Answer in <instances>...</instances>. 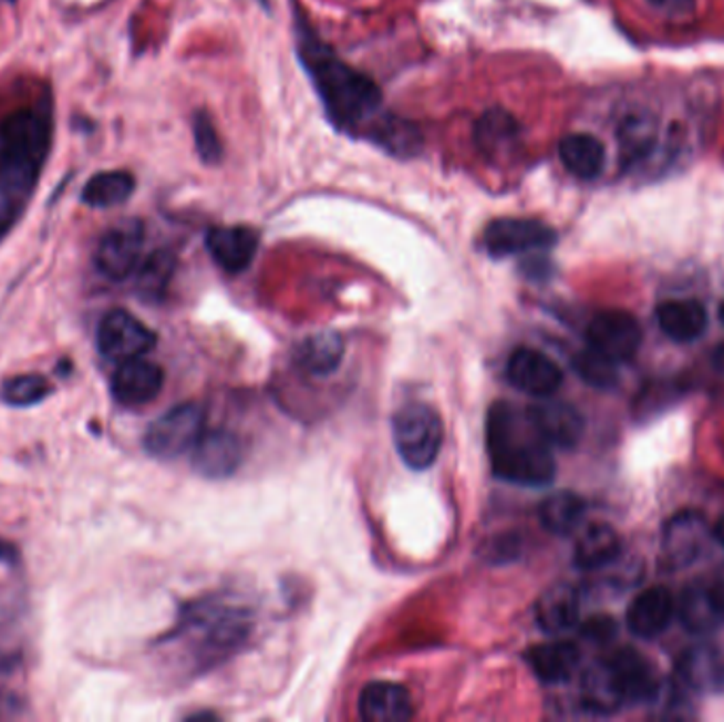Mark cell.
<instances>
[{
	"label": "cell",
	"mask_w": 724,
	"mask_h": 722,
	"mask_svg": "<svg viewBox=\"0 0 724 722\" xmlns=\"http://www.w3.org/2000/svg\"><path fill=\"white\" fill-rule=\"evenodd\" d=\"M299 55L329 120L348 134H369L384 120L382 92L366 76L339 60L335 51L316 39L314 32H299Z\"/></svg>",
	"instance_id": "1"
},
{
	"label": "cell",
	"mask_w": 724,
	"mask_h": 722,
	"mask_svg": "<svg viewBox=\"0 0 724 722\" xmlns=\"http://www.w3.org/2000/svg\"><path fill=\"white\" fill-rule=\"evenodd\" d=\"M487 452L494 473L508 483L542 487L556 479V457L549 443L534 431L530 417L507 403H496L487 415Z\"/></svg>",
	"instance_id": "2"
},
{
	"label": "cell",
	"mask_w": 724,
	"mask_h": 722,
	"mask_svg": "<svg viewBox=\"0 0 724 722\" xmlns=\"http://www.w3.org/2000/svg\"><path fill=\"white\" fill-rule=\"evenodd\" d=\"M49 153V121L22 109L0 125V195L24 204L34 192Z\"/></svg>",
	"instance_id": "3"
},
{
	"label": "cell",
	"mask_w": 724,
	"mask_h": 722,
	"mask_svg": "<svg viewBox=\"0 0 724 722\" xmlns=\"http://www.w3.org/2000/svg\"><path fill=\"white\" fill-rule=\"evenodd\" d=\"M394 445L401 460L413 471L431 468L443 445L438 413L422 403L403 408L394 415Z\"/></svg>",
	"instance_id": "4"
},
{
	"label": "cell",
	"mask_w": 724,
	"mask_h": 722,
	"mask_svg": "<svg viewBox=\"0 0 724 722\" xmlns=\"http://www.w3.org/2000/svg\"><path fill=\"white\" fill-rule=\"evenodd\" d=\"M204 434V410L195 403H183L157 417L145 434V450L159 460H174L194 452Z\"/></svg>",
	"instance_id": "5"
},
{
	"label": "cell",
	"mask_w": 724,
	"mask_h": 722,
	"mask_svg": "<svg viewBox=\"0 0 724 722\" xmlns=\"http://www.w3.org/2000/svg\"><path fill=\"white\" fill-rule=\"evenodd\" d=\"M556 241L554 227L536 218H496L483 231V248L498 259L547 250Z\"/></svg>",
	"instance_id": "6"
},
{
	"label": "cell",
	"mask_w": 724,
	"mask_h": 722,
	"mask_svg": "<svg viewBox=\"0 0 724 722\" xmlns=\"http://www.w3.org/2000/svg\"><path fill=\"white\" fill-rule=\"evenodd\" d=\"M145 244L143 223L136 218L121 220L111 227L96 248V267L108 280L121 282L134 274L138 267Z\"/></svg>",
	"instance_id": "7"
},
{
	"label": "cell",
	"mask_w": 724,
	"mask_h": 722,
	"mask_svg": "<svg viewBox=\"0 0 724 722\" xmlns=\"http://www.w3.org/2000/svg\"><path fill=\"white\" fill-rule=\"evenodd\" d=\"M155 333L143 320L125 310L106 313L97 327V348L108 361L141 359L155 345Z\"/></svg>",
	"instance_id": "8"
},
{
	"label": "cell",
	"mask_w": 724,
	"mask_h": 722,
	"mask_svg": "<svg viewBox=\"0 0 724 722\" xmlns=\"http://www.w3.org/2000/svg\"><path fill=\"white\" fill-rule=\"evenodd\" d=\"M589 348L598 350L614 362L629 361L635 357L642 343V329L638 320L621 310L600 312L587 329Z\"/></svg>",
	"instance_id": "9"
},
{
	"label": "cell",
	"mask_w": 724,
	"mask_h": 722,
	"mask_svg": "<svg viewBox=\"0 0 724 722\" xmlns=\"http://www.w3.org/2000/svg\"><path fill=\"white\" fill-rule=\"evenodd\" d=\"M678 689L693 695L724 693L723 650L712 644H697L684 650L674 668Z\"/></svg>",
	"instance_id": "10"
},
{
	"label": "cell",
	"mask_w": 724,
	"mask_h": 722,
	"mask_svg": "<svg viewBox=\"0 0 724 722\" xmlns=\"http://www.w3.org/2000/svg\"><path fill=\"white\" fill-rule=\"evenodd\" d=\"M507 375L510 384L531 399L554 396L563 382V373L557 362L531 348H519L510 354Z\"/></svg>",
	"instance_id": "11"
},
{
	"label": "cell",
	"mask_w": 724,
	"mask_h": 722,
	"mask_svg": "<svg viewBox=\"0 0 724 722\" xmlns=\"http://www.w3.org/2000/svg\"><path fill=\"white\" fill-rule=\"evenodd\" d=\"M528 417L534 431L559 450L577 447L585 433V422L579 411L563 401H554L551 396L538 399V403L528 410Z\"/></svg>",
	"instance_id": "12"
},
{
	"label": "cell",
	"mask_w": 724,
	"mask_h": 722,
	"mask_svg": "<svg viewBox=\"0 0 724 722\" xmlns=\"http://www.w3.org/2000/svg\"><path fill=\"white\" fill-rule=\"evenodd\" d=\"M164 388V371L159 364L141 359L120 362L113 373V396L125 408H143Z\"/></svg>",
	"instance_id": "13"
},
{
	"label": "cell",
	"mask_w": 724,
	"mask_h": 722,
	"mask_svg": "<svg viewBox=\"0 0 724 722\" xmlns=\"http://www.w3.org/2000/svg\"><path fill=\"white\" fill-rule=\"evenodd\" d=\"M710 540V528L697 513H680L663 536V564L668 568H684L693 564Z\"/></svg>",
	"instance_id": "14"
},
{
	"label": "cell",
	"mask_w": 724,
	"mask_h": 722,
	"mask_svg": "<svg viewBox=\"0 0 724 722\" xmlns=\"http://www.w3.org/2000/svg\"><path fill=\"white\" fill-rule=\"evenodd\" d=\"M206 246L220 269L240 274L252 264L259 248V236L248 227H215L208 231Z\"/></svg>",
	"instance_id": "15"
},
{
	"label": "cell",
	"mask_w": 724,
	"mask_h": 722,
	"mask_svg": "<svg viewBox=\"0 0 724 722\" xmlns=\"http://www.w3.org/2000/svg\"><path fill=\"white\" fill-rule=\"evenodd\" d=\"M674 615V596L663 587H651L629 604L628 626L635 636L652 640L670 627Z\"/></svg>",
	"instance_id": "16"
},
{
	"label": "cell",
	"mask_w": 724,
	"mask_h": 722,
	"mask_svg": "<svg viewBox=\"0 0 724 722\" xmlns=\"http://www.w3.org/2000/svg\"><path fill=\"white\" fill-rule=\"evenodd\" d=\"M676 615L693 633H710L723 623L724 594L718 587H686L676 604Z\"/></svg>",
	"instance_id": "17"
},
{
	"label": "cell",
	"mask_w": 724,
	"mask_h": 722,
	"mask_svg": "<svg viewBox=\"0 0 724 722\" xmlns=\"http://www.w3.org/2000/svg\"><path fill=\"white\" fill-rule=\"evenodd\" d=\"M359 712L369 722H405L413 716V703L405 687L377 680L362 689Z\"/></svg>",
	"instance_id": "18"
},
{
	"label": "cell",
	"mask_w": 724,
	"mask_h": 722,
	"mask_svg": "<svg viewBox=\"0 0 724 722\" xmlns=\"http://www.w3.org/2000/svg\"><path fill=\"white\" fill-rule=\"evenodd\" d=\"M580 701L593 714H612L628 703L621 680L608 659L591 666L582 675Z\"/></svg>",
	"instance_id": "19"
},
{
	"label": "cell",
	"mask_w": 724,
	"mask_h": 722,
	"mask_svg": "<svg viewBox=\"0 0 724 722\" xmlns=\"http://www.w3.org/2000/svg\"><path fill=\"white\" fill-rule=\"evenodd\" d=\"M238 439L225 431H210L199 436L194 447L195 468L206 477H227L240 466Z\"/></svg>",
	"instance_id": "20"
},
{
	"label": "cell",
	"mask_w": 724,
	"mask_h": 722,
	"mask_svg": "<svg viewBox=\"0 0 724 722\" xmlns=\"http://www.w3.org/2000/svg\"><path fill=\"white\" fill-rule=\"evenodd\" d=\"M580 612L579 591L570 585L547 589L536 604V621L547 633H563L577 626Z\"/></svg>",
	"instance_id": "21"
},
{
	"label": "cell",
	"mask_w": 724,
	"mask_h": 722,
	"mask_svg": "<svg viewBox=\"0 0 724 722\" xmlns=\"http://www.w3.org/2000/svg\"><path fill=\"white\" fill-rule=\"evenodd\" d=\"M526 661L530 663L531 672L547 684H557L568 680L579 668V649L572 642H545L531 647L526 652Z\"/></svg>",
	"instance_id": "22"
},
{
	"label": "cell",
	"mask_w": 724,
	"mask_h": 722,
	"mask_svg": "<svg viewBox=\"0 0 724 722\" xmlns=\"http://www.w3.org/2000/svg\"><path fill=\"white\" fill-rule=\"evenodd\" d=\"M656 322L668 338L686 343L703 336L707 327V312L695 299L665 301L656 308Z\"/></svg>",
	"instance_id": "23"
},
{
	"label": "cell",
	"mask_w": 724,
	"mask_h": 722,
	"mask_svg": "<svg viewBox=\"0 0 724 722\" xmlns=\"http://www.w3.org/2000/svg\"><path fill=\"white\" fill-rule=\"evenodd\" d=\"M559 159L572 176L593 180L606 168V148L591 134H568L559 143Z\"/></svg>",
	"instance_id": "24"
},
{
	"label": "cell",
	"mask_w": 724,
	"mask_h": 722,
	"mask_svg": "<svg viewBox=\"0 0 724 722\" xmlns=\"http://www.w3.org/2000/svg\"><path fill=\"white\" fill-rule=\"evenodd\" d=\"M614 672L621 680V687L625 691L628 703L644 701L656 693V680L652 674L651 663L635 650H617L612 657H608Z\"/></svg>",
	"instance_id": "25"
},
{
	"label": "cell",
	"mask_w": 724,
	"mask_h": 722,
	"mask_svg": "<svg viewBox=\"0 0 724 722\" xmlns=\"http://www.w3.org/2000/svg\"><path fill=\"white\" fill-rule=\"evenodd\" d=\"M621 554V538L606 524H593L582 532L575 547V564L582 570H598Z\"/></svg>",
	"instance_id": "26"
},
{
	"label": "cell",
	"mask_w": 724,
	"mask_h": 722,
	"mask_svg": "<svg viewBox=\"0 0 724 722\" xmlns=\"http://www.w3.org/2000/svg\"><path fill=\"white\" fill-rule=\"evenodd\" d=\"M136 180L130 172L111 169L92 176L83 189L81 199L92 208H113L127 202L134 193Z\"/></svg>",
	"instance_id": "27"
},
{
	"label": "cell",
	"mask_w": 724,
	"mask_h": 722,
	"mask_svg": "<svg viewBox=\"0 0 724 722\" xmlns=\"http://www.w3.org/2000/svg\"><path fill=\"white\" fill-rule=\"evenodd\" d=\"M538 515L545 530L568 536L579 528L585 517V503L572 492H557L542 501Z\"/></svg>",
	"instance_id": "28"
},
{
	"label": "cell",
	"mask_w": 724,
	"mask_h": 722,
	"mask_svg": "<svg viewBox=\"0 0 724 722\" xmlns=\"http://www.w3.org/2000/svg\"><path fill=\"white\" fill-rule=\"evenodd\" d=\"M343 359V341L335 333H318L297 348V362L312 375H329Z\"/></svg>",
	"instance_id": "29"
},
{
	"label": "cell",
	"mask_w": 724,
	"mask_h": 722,
	"mask_svg": "<svg viewBox=\"0 0 724 722\" xmlns=\"http://www.w3.org/2000/svg\"><path fill=\"white\" fill-rule=\"evenodd\" d=\"M475 138L485 155L505 153L517 138V123L505 111H489L477 123Z\"/></svg>",
	"instance_id": "30"
},
{
	"label": "cell",
	"mask_w": 724,
	"mask_h": 722,
	"mask_svg": "<svg viewBox=\"0 0 724 722\" xmlns=\"http://www.w3.org/2000/svg\"><path fill=\"white\" fill-rule=\"evenodd\" d=\"M51 394V385L43 375L24 373L9 378L0 388V399L11 408H30Z\"/></svg>",
	"instance_id": "31"
},
{
	"label": "cell",
	"mask_w": 724,
	"mask_h": 722,
	"mask_svg": "<svg viewBox=\"0 0 724 722\" xmlns=\"http://www.w3.org/2000/svg\"><path fill=\"white\" fill-rule=\"evenodd\" d=\"M617 364L619 362L608 359L600 354L598 350L593 348H587L582 350L579 357L575 359V369L579 373L580 378L587 382L589 385H596V388H610V385L617 384V378H619V371H617Z\"/></svg>",
	"instance_id": "32"
},
{
	"label": "cell",
	"mask_w": 724,
	"mask_h": 722,
	"mask_svg": "<svg viewBox=\"0 0 724 722\" xmlns=\"http://www.w3.org/2000/svg\"><path fill=\"white\" fill-rule=\"evenodd\" d=\"M619 143L628 159L647 155L654 145V123L644 117H628L621 123Z\"/></svg>",
	"instance_id": "33"
},
{
	"label": "cell",
	"mask_w": 724,
	"mask_h": 722,
	"mask_svg": "<svg viewBox=\"0 0 724 722\" xmlns=\"http://www.w3.org/2000/svg\"><path fill=\"white\" fill-rule=\"evenodd\" d=\"M174 269V259L168 252H155L145 267L141 269L138 289L145 292L146 297H157L168 285L169 274Z\"/></svg>",
	"instance_id": "34"
},
{
	"label": "cell",
	"mask_w": 724,
	"mask_h": 722,
	"mask_svg": "<svg viewBox=\"0 0 724 722\" xmlns=\"http://www.w3.org/2000/svg\"><path fill=\"white\" fill-rule=\"evenodd\" d=\"M195 148L206 164H217L223 157V145L218 138L217 127L208 113L199 111L194 117Z\"/></svg>",
	"instance_id": "35"
},
{
	"label": "cell",
	"mask_w": 724,
	"mask_h": 722,
	"mask_svg": "<svg viewBox=\"0 0 724 722\" xmlns=\"http://www.w3.org/2000/svg\"><path fill=\"white\" fill-rule=\"evenodd\" d=\"M647 2L665 16L680 18V16H689L695 9L697 0H647Z\"/></svg>",
	"instance_id": "36"
},
{
	"label": "cell",
	"mask_w": 724,
	"mask_h": 722,
	"mask_svg": "<svg viewBox=\"0 0 724 722\" xmlns=\"http://www.w3.org/2000/svg\"><path fill=\"white\" fill-rule=\"evenodd\" d=\"M20 202L11 199V197H4L0 195V236L7 234L11 229V225L15 223L18 218V210H20Z\"/></svg>",
	"instance_id": "37"
},
{
	"label": "cell",
	"mask_w": 724,
	"mask_h": 722,
	"mask_svg": "<svg viewBox=\"0 0 724 722\" xmlns=\"http://www.w3.org/2000/svg\"><path fill=\"white\" fill-rule=\"evenodd\" d=\"M712 534H714V538H716V540H718V543L724 547V517H721V519L716 522V526H714Z\"/></svg>",
	"instance_id": "38"
},
{
	"label": "cell",
	"mask_w": 724,
	"mask_h": 722,
	"mask_svg": "<svg viewBox=\"0 0 724 722\" xmlns=\"http://www.w3.org/2000/svg\"><path fill=\"white\" fill-rule=\"evenodd\" d=\"M714 364H716V369L721 371V373H724V343L714 352Z\"/></svg>",
	"instance_id": "39"
},
{
	"label": "cell",
	"mask_w": 724,
	"mask_h": 722,
	"mask_svg": "<svg viewBox=\"0 0 724 722\" xmlns=\"http://www.w3.org/2000/svg\"><path fill=\"white\" fill-rule=\"evenodd\" d=\"M718 316H721V322L724 324V301L723 306H721V310H718Z\"/></svg>",
	"instance_id": "40"
},
{
	"label": "cell",
	"mask_w": 724,
	"mask_h": 722,
	"mask_svg": "<svg viewBox=\"0 0 724 722\" xmlns=\"http://www.w3.org/2000/svg\"><path fill=\"white\" fill-rule=\"evenodd\" d=\"M259 2H263V4H266L267 0H259Z\"/></svg>",
	"instance_id": "41"
}]
</instances>
